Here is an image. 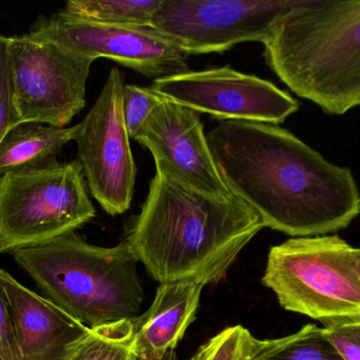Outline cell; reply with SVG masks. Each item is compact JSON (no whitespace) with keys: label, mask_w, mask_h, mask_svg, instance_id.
Returning <instances> with one entry per match:
<instances>
[{"label":"cell","mask_w":360,"mask_h":360,"mask_svg":"<svg viewBox=\"0 0 360 360\" xmlns=\"http://www.w3.org/2000/svg\"><path fill=\"white\" fill-rule=\"evenodd\" d=\"M207 139L222 181L266 228L292 238L325 236L360 215L352 170L278 125L224 120Z\"/></svg>","instance_id":"obj_1"},{"label":"cell","mask_w":360,"mask_h":360,"mask_svg":"<svg viewBox=\"0 0 360 360\" xmlns=\"http://www.w3.org/2000/svg\"><path fill=\"white\" fill-rule=\"evenodd\" d=\"M266 228L247 203L231 194L188 190L156 169L126 241L160 283H219L250 241Z\"/></svg>","instance_id":"obj_2"},{"label":"cell","mask_w":360,"mask_h":360,"mask_svg":"<svg viewBox=\"0 0 360 360\" xmlns=\"http://www.w3.org/2000/svg\"><path fill=\"white\" fill-rule=\"evenodd\" d=\"M266 65L302 99L342 116L360 106V0H308L264 42Z\"/></svg>","instance_id":"obj_3"},{"label":"cell","mask_w":360,"mask_h":360,"mask_svg":"<svg viewBox=\"0 0 360 360\" xmlns=\"http://www.w3.org/2000/svg\"><path fill=\"white\" fill-rule=\"evenodd\" d=\"M12 255L44 298L90 329L139 317L143 290L126 240L101 247L74 232Z\"/></svg>","instance_id":"obj_4"},{"label":"cell","mask_w":360,"mask_h":360,"mask_svg":"<svg viewBox=\"0 0 360 360\" xmlns=\"http://www.w3.org/2000/svg\"><path fill=\"white\" fill-rule=\"evenodd\" d=\"M262 281L283 310L321 323L360 315L355 247L338 235L291 238L271 247Z\"/></svg>","instance_id":"obj_5"},{"label":"cell","mask_w":360,"mask_h":360,"mask_svg":"<svg viewBox=\"0 0 360 360\" xmlns=\"http://www.w3.org/2000/svg\"><path fill=\"white\" fill-rule=\"evenodd\" d=\"M79 161L0 175V254L75 232L96 216Z\"/></svg>","instance_id":"obj_6"},{"label":"cell","mask_w":360,"mask_h":360,"mask_svg":"<svg viewBox=\"0 0 360 360\" xmlns=\"http://www.w3.org/2000/svg\"><path fill=\"white\" fill-rule=\"evenodd\" d=\"M14 101L20 124L65 128L84 109L95 59L31 34L8 37Z\"/></svg>","instance_id":"obj_7"},{"label":"cell","mask_w":360,"mask_h":360,"mask_svg":"<svg viewBox=\"0 0 360 360\" xmlns=\"http://www.w3.org/2000/svg\"><path fill=\"white\" fill-rule=\"evenodd\" d=\"M308 0H162L150 27L186 55L224 53L243 42H266Z\"/></svg>","instance_id":"obj_8"},{"label":"cell","mask_w":360,"mask_h":360,"mask_svg":"<svg viewBox=\"0 0 360 360\" xmlns=\"http://www.w3.org/2000/svg\"><path fill=\"white\" fill-rule=\"evenodd\" d=\"M124 86L122 72L112 68L75 139L91 194L111 216L130 209L137 175L124 118Z\"/></svg>","instance_id":"obj_9"},{"label":"cell","mask_w":360,"mask_h":360,"mask_svg":"<svg viewBox=\"0 0 360 360\" xmlns=\"http://www.w3.org/2000/svg\"><path fill=\"white\" fill-rule=\"evenodd\" d=\"M77 54L107 58L155 80L190 71L188 55L151 27L105 25L70 16L63 11L41 16L29 32Z\"/></svg>","instance_id":"obj_10"},{"label":"cell","mask_w":360,"mask_h":360,"mask_svg":"<svg viewBox=\"0 0 360 360\" xmlns=\"http://www.w3.org/2000/svg\"><path fill=\"white\" fill-rule=\"evenodd\" d=\"M154 92L217 120L279 125L300 110V103L276 85L231 67L188 71L158 78Z\"/></svg>","instance_id":"obj_11"},{"label":"cell","mask_w":360,"mask_h":360,"mask_svg":"<svg viewBox=\"0 0 360 360\" xmlns=\"http://www.w3.org/2000/svg\"><path fill=\"white\" fill-rule=\"evenodd\" d=\"M134 139L151 152L156 169L184 187L209 196H230L212 156L199 112L164 97Z\"/></svg>","instance_id":"obj_12"},{"label":"cell","mask_w":360,"mask_h":360,"mask_svg":"<svg viewBox=\"0 0 360 360\" xmlns=\"http://www.w3.org/2000/svg\"><path fill=\"white\" fill-rule=\"evenodd\" d=\"M14 316L20 360H70L90 328L0 270Z\"/></svg>","instance_id":"obj_13"},{"label":"cell","mask_w":360,"mask_h":360,"mask_svg":"<svg viewBox=\"0 0 360 360\" xmlns=\"http://www.w3.org/2000/svg\"><path fill=\"white\" fill-rule=\"evenodd\" d=\"M203 287L192 281L160 285L147 312L134 319L131 353L139 360H169L196 319Z\"/></svg>","instance_id":"obj_14"},{"label":"cell","mask_w":360,"mask_h":360,"mask_svg":"<svg viewBox=\"0 0 360 360\" xmlns=\"http://www.w3.org/2000/svg\"><path fill=\"white\" fill-rule=\"evenodd\" d=\"M77 132L78 124L68 128L38 123L17 125L0 143V175L55 164L63 148L75 141Z\"/></svg>","instance_id":"obj_15"},{"label":"cell","mask_w":360,"mask_h":360,"mask_svg":"<svg viewBox=\"0 0 360 360\" xmlns=\"http://www.w3.org/2000/svg\"><path fill=\"white\" fill-rule=\"evenodd\" d=\"M162 4V0H70L61 11L92 23L150 27Z\"/></svg>","instance_id":"obj_16"},{"label":"cell","mask_w":360,"mask_h":360,"mask_svg":"<svg viewBox=\"0 0 360 360\" xmlns=\"http://www.w3.org/2000/svg\"><path fill=\"white\" fill-rule=\"evenodd\" d=\"M250 360H344L323 335V328H304L285 337L256 342Z\"/></svg>","instance_id":"obj_17"},{"label":"cell","mask_w":360,"mask_h":360,"mask_svg":"<svg viewBox=\"0 0 360 360\" xmlns=\"http://www.w3.org/2000/svg\"><path fill=\"white\" fill-rule=\"evenodd\" d=\"M133 335L134 319L92 328L70 360H127Z\"/></svg>","instance_id":"obj_18"},{"label":"cell","mask_w":360,"mask_h":360,"mask_svg":"<svg viewBox=\"0 0 360 360\" xmlns=\"http://www.w3.org/2000/svg\"><path fill=\"white\" fill-rule=\"evenodd\" d=\"M256 342L257 340L243 325L226 328L203 345L205 360H250Z\"/></svg>","instance_id":"obj_19"},{"label":"cell","mask_w":360,"mask_h":360,"mask_svg":"<svg viewBox=\"0 0 360 360\" xmlns=\"http://www.w3.org/2000/svg\"><path fill=\"white\" fill-rule=\"evenodd\" d=\"M162 99L164 97L154 92L151 87L124 84V118L130 139L136 137L154 108Z\"/></svg>","instance_id":"obj_20"},{"label":"cell","mask_w":360,"mask_h":360,"mask_svg":"<svg viewBox=\"0 0 360 360\" xmlns=\"http://www.w3.org/2000/svg\"><path fill=\"white\" fill-rule=\"evenodd\" d=\"M8 38L0 34V143L8 131L20 124L14 101Z\"/></svg>","instance_id":"obj_21"},{"label":"cell","mask_w":360,"mask_h":360,"mask_svg":"<svg viewBox=\"0 0 360 360\" xmlns=\"http://www.w3.org/2000/svg\"><path fill=\"white\" fill-rule=\"evenodd\" d=\"M323 335L344 360H360V315L321 323Z\"/></svg>","instance_id":"obj_22"},{"label":"cell","mask_w":360,"mask_h":360,"mask_svg":"<svg viewBox=\"0 0 360 360\" xmlns=\"http://www.w3.org/2000/svg\"><path fill=\"white\" fill-rule=\"evenodd\" d=\"M0 360H20L14 316L0 285Z\"/></svg>","instance_id":"obj_23"},{"label":"cell","mask_w":360,"mask_h":360,"mask_svg":"<svg viewBox=\"0 0 360 360\" xmlns=\"http://www.w3.org/2000/svg\"><path fill=\"white\" fill-rule=\"evenodd\" d=\"M205 347H203L202 345V346L197 350L196 354H195L190 360H205Z\"/></svg>","instance_id":"obj_24"},{"label":"cell","mask_w":360,"mask_h":360,"mask_svg":"<svg viewBox=\"0 0 360 360\" xmlns=\"http://www.w3.org/2000/svg\"><path fill=\"white\" fill-rule=\"evenodd\" d=\"M355 261H356L357 272H359L360 277V247L359 249L355 247Z\"/></svg>","instance_id":"obj_25"},{"label":"cell","mask_w":360,"mask_h":360,"mask_svg":"<svg viewBox=\"0 0 360 360\" xmlns=\"http://www.w3.org/2000/svg\"><path fill=\"white\" fill-rule=\"evenodd\" d=\"M127 360H139L136 359V357L134 356V355L132 354V353H131L130 355H129V357L128 359H127Z\"/></svg>","instance_id":"obj_26"}]
</instances>
